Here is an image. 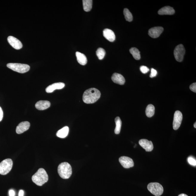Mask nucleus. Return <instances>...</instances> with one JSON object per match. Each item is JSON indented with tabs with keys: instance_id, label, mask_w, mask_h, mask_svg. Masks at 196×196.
<instances>
[{
	"instance_id": "1",
	"label": "nucleus",
	"mask_w": 196,
	"mask_h": 196,
	"mask_svg": "<svg viewBox=\"0 0 196 196\" xmlns=\"http://www.w3.org/2000/svg\"><path fill=\"white\" fill-rule=\"evenodd\" d=\"M100 96L101 93L98 89L95 88L89 89L83 94V101L86 104H93L98 101Z\"/></svg>"
},
{
	"instance_id": "2",
	"label": "nucleus",
	"mask_w": 196,
	"mask_h": 196,
	"mask_svg": "<svg viewBox=\"0 0 196 196\" xmlns=\"http://www.w3.org/2000/svg\"><path fill=\"white\" fill-rule=\"evenodd\" d=\"M32 180L37 185L42 186L48 181V176L44 169L40 168L33 176Z\"/></svg>"
},
{
	"instance_id": "3",
	"label": "nucleus",
	"mask_w": 196,
	"mask_h": 196,
	"mask_svg": "<svg viewBox=\"0 0 196 196\" xmlns=\"http://www.w3.org/2000/svg\"><path fill=\"white\" fill-rule=\"evenodd\" d=\"M58 170L60 176L63 179H68L72 175V167L68 162H64L60 163L58 165Z\"/></svg>"
},
{
	"instance_id": "4",
	"label": "nucleus",
	"mask_w": 196,
	"mask_h": 196,
	"mask_svg": "<svg viewBox=\"0 0 196 196\" xmlns=\"http://www.w3.org/2000/svg\"><path fill=\"white\" fill-rule=\"evenodd\" d=\"M7 66L13 71L22 73L27 72L30 69L29 65L22 64L10 63L8 64Z\"/></svg>"
},
{
	"instance_id": "5",
	"label": "nucleus",
	"mask_w": 196,
	"mask_h": 196,
	"mask_svg": "<svg viewBox=\"0 0 196 196\" xmlns=\"http://www.w3.org/2000/svg\"><path fill=\"white\" fill-rule=\"evenodd\" d=\"M147 188L151 193L156 196L161 195L163 192V186L158 183H150L147 185Z\"/></svg>"
},
{
	"instance_id": "6",
	"label": "nucleus",
	"mask_w": 196,
	"mask_h": 196,
	"mask_svg": "<svg viewBox=\"0 0 196 196\" xmlns=\"http://www.w3.org/2000/svg\"><path fill=\"white\" fill-rule=\"evenodd\" d=\"M13 166V162L11 159H6L0 163V174L5 175L10 171Z\"/></svg>"
},
{
	"instance_id": "7",
	"label": "nucleus",
	"mask_w": 196,
	"mask_h": 196,
	"mask_svg": "<svg viewBox=\"0 0 196 196\" xmlns=\"http://www.w3.org/2000/svg\"><path fill=\"white\" fill-rule=\"evenodd\" d=\"M174 53L177 61H182L185 53V50L183 45L182 44L178 45L174 50Z\"/></svg>"
},
{
	"instance_id": "8",
	"label": "nucleus",
	"mask_w": 196,
	"mask_h": 196,
	"mask_svg": "<svg viewBox=\"0 0 196 196\" xmlns=\"http://www.w3.org/2000/svg\"><path fill=\"white\" fill-rule=\"evenodd\" d=\"M183 115L181 112L178 110L175 112L174 114L173 128L174 130L178 129L181 124Z\"/></svg>"
},
{
	"instance_id": "9",
	"label": "nucleus",
	"mask_w": 196,
	"mask_h": 196,
	"mask_svg": "<svg viewBox=\"0 0 196 196\" xmlns=\"http://www.w3.org/2000/svg\"><path fill=\"white\" fill-rule=\"evenodd\" d=\"M119 161L124 168L128 169L134 166L133 160L130 157L122 156L119 159Z\"/></svg>"
},
{
	"instance_id": "10",
	"label": "nucleus",
	"mask_w": 196,
	"mask_h": 196,
	"mask_svg": "<svg viewBox=\"0 0 196 196\" xmlns=\"http://www.w3.org/2000/svg\"><path fill=\"white\" fill-rule=\"evenodd\" d=\"M8 41L13 47L16 50L21 49L23 45L21 42L17 38L13 36H9L7 38Z\"/></svg>"
},
{
	"instance_id": "11",
	"label": "nucleus",
	"mask_w": 196,
	"mask_h": 196,
	"mask_svg": "<svg viewBox=\"0 0 196 196\" xmlns=\"http://www.w3.org/2000/svg\"><path fill=\"white\" fill-rule=\"evenodd\" d=\"M163 31V28L161 27H156L150 28L149 30L148 34L151 37L156 38L159 37Z\"/></svg>"
},
{
	"instance_id": "12",
	"label": "nucleus",
	"mask_w": 196,
	"mask_h": 196,
	"mask_svg": "<svg viewBox=\"0 0 196 196\" xmlns=\"http://www.w3.org/2000/svg\"><path fill=\"white\" fill-rule=\"evenodd\" d=\"M139 143L146 152H151L153 150V145L151 141H149L146 139H141L139 141Z\"/></svg>"
},
{
	"instance_id": "13",
	"label": "nucleus",
	"mask_w": 196,
	"mask_h": 196,
	"mask_svg": "<svg viewBox=\"0 0 196 196\" xmlns=\"http://www.w3.org/2000/svg\"><path fill=\"white\" fill-rule=\"evenodd\" d=\"M30 124L28 121H24L20 123L16 127V132L18 134L24 133L29 129Z\"/></svg>"
},
{
	"instance_id": "14",
	"label": "nucleus",
	"mask_w": 196,
	"mask_h": 196,
	"mask_svg": "<svg viewBox=\"0 0 196 196\" xmlns=\"http://www.w3.org/2000/svg\"><path fill=\"white\" fill-rule=\"evenodd\" d=\"M65 85L63 83H55L47 87L46 91L47 93H52L55 90L62 89L64 88Z\"/></svg>"
},
{
	"instance_id": "15",
	"label": "nucleus",
	"mask_w": 196,
	"mask_h": 196,
	"mask_svg": "<svg viewBox=\"0 0 196 196\" xmlns=\"http://www.w3.org/2000/svg\"><path fill=\"white\" fill-rule=\"evenodd\" d=\"M112 79L114 83L121 85H124L125 82V78L123 75L116 73H114L112 75Z\"/></svg>"
},
{
	"instance_id": "16",
	"label": "nucleus",
	"mask_w": 196,
	"mask_h": 196,
	"mask_svg": "<svg viewBox=\"0 0 196 196\" xmlns=\"http://www.w3.org/2000/svg\"><path fill=\"white\" fill-rule=\"evenodd\" d=\"M103 36L104 37L110 42L115 41V36L114 33L112 30L106 28L103 31Z\"/></svg>"
},
{
	"instance_id": "17",
	"label": "nucleus",
	"mask_w": 196,
	"mask_h": 196,
	"mask_svg": "<svg viewBox=\"0 0 196 196\" xmlns=\"http://www.w3.org/2000/svg\"><path fill=\"white\" fill-rule=\"evenodd\" d=\"M51 105L50 102L48 101L41 100L37 102L36 107L38 110H44L49 108Z\"/></svg>"
},
{
	"instance_id": "18",
	"label": "nucleus",
	"mask_w": 196,
	"mask_h": 196,
	"mask_svg": "<svg viewBox=\"0 0 196 196\" xmlns=\"http://www.w3.org/2000/svg\"><path fill=\"white\" fill-rule=\"evenodd\" d=\"M175 12L173 8L167 6L164 7L159 10L158 14L160 15H172L174 14Z\"/></svg>"
},
{
	"instance_id": "19",
	"label": "nucleus",
	"mask_w": 196,
	"mask_h": 196,
	"mask_svg": "<svg viewBox=\"0 0 196 196\" xmlns=\"http://www.w3.org/2000/svg\"><path fill=\"white\" fill-rule=\"evenodd\" d=\"M76 55L77 61L80 64L83 65H84L87 64V58L84 54L80 53L79 52H77L76 53Z\"/></svg>"
},
{
	"instance_id": "20",
	"label": "nucleus",
	"mask_w": 196,
	"mask_h": 196,
	"mask_svg": "<svg viewBox=\"0 0 196 196\" xmlns=\"http://www.w3.org/2000/svg\"><path fill=\"white\" fill-rule=\"evenodd\" d=\"M69 132V128L68 127L65 126L58 131L56 133L57 136L60 138H64L67 136Z\"/></svg>"
},
{
	"instance_id": "21",
	"label": "nucleus",
	"mask_w": 196,
	"mask_h": 196,
	"mask_svg": "<svg viewBox=\"0 0 196 196\" xmlns=\"http://www.w3.org/2000/svg\"><path fill=\"white\" fill-rule=\"evenodd\" d=\"M93 1L92 0H83V9L85 11L89 12L91 10L92 6Z\"/></svg>"
},
{
	"instance_id": "22",
	"label": "nucleus",
	"mask_w": 196,
	"mask_h": 196,
	"mask_svg": "<svg viewBox=\"0 0 196 196\" xmlns=\"http://www.w3.org/2000/svg\"><path fill=\"white\" fill-rule=\"evenodd\" d=\"M155 113V107L152 104L147 105L146 110V114L147 117L150 118L153 116Z\"/></svg>"
},
{
	"instance_id": "23",
	"label": "nucleus",
	"mask_w": 196,
	"mask_h": 196,
	"mask_svg": "<svg viewBox=\"0 0 196 196\" xmlns=\"http://www.w3.org/2000/svg\"><path fill=\"white\" fill-rule=\"evenodd\" d=\"M115 122L116 127L115 130V134L118 135L120 133L121 129L122 126V121L119 117H117L115 119Z\"/></svg>"
},
{
	"instance_id": "24",
	"label": "nucleus",
	"mask_w": 196,
	"mask_h": 196,
	"mask_svg": "<svg viewBox=\"0 0 196 196\" xmlns=\"http://www.w3.org/2000/svg\"><path fill=\"white\" fill-rule=\"evenodd\" d=\"M130 52L131 54L133 56V57L135 60H139L140 59V52L137 48L135 47L131 48L130 50Z\"/></svg>"
},
{
	"instance_id": "25",
	"label": "nucleus",
	"mask_w": 196,
	"mask_h": 196,
	"mask_svg": "<svg viewBox=\"0 0 196 196\" xmlns=\"http://www.w3.org/2000/svg\"><path fill=\"white\" fill-rule=\"evenodd\" d=\"M124 14L125 16V18L126 21L129 22H131L133 20V16L132 13H131L129 10L127 8H125L124 10Z\"/></svg>"
},
{
	"instance_id": "26",
	"label": "nucleus",
	"mask_w": 196,
	"mask_h": 196,
	"mask_svg": "<svg viewBox=\"0 0 196 196\" xmlns=\"http://www.w3.org/2000/svg\"><path fill=\"white\" fill-rule=\"evenodd\" d=\"M96 53L99 59L102 60L104 57L106 53L103 48H99L97 50Z\"/></svg>"
},
{
	"instance_id": "27",
	"label": "nucleus",
	"mask_w": 196,
	"mask_h": 196,
	"mask_svg": "<svg viewBox=\"0 0 196 196\" xmlns=\"http://www.w3.org/2000/svg\"><path fill=\"white\" fill-rule=\"evenodd\" d=\"M187 160H188L189 163L190 165L193 166H196V160L195 159H194L193 157H189L187 159Z\"/></svg>"
},
{
	"instance_id": "28",
	"label": "nucleus",
	"mask_w": 196,
	"mask_h": 196,
	"mask_svg": "<svg viewBox=\"0 0 196 196\" xmlns=\"http://www.w3.org/2000/svg\"><path fill=\"white\" fill-rule=\"evenodd\" d=\"M140 70L141 72L143 74H146L149 71V69L147 67L142 65L140 67Z\"/></svg>"
},
{
	"instance_id": "29",
	"label": "nucleus",
	"mask_w": 196,
	"mask_h": 196,
	"mask_svg": "<svg viewBox=\"0 0 196 196\" xmlns=\"http://www.w3.org/2000/svg\"><path fill=\"white\" fill-rule=\"evenodd\" d=\"M157 72L156 70L153 68H152L151 73L150 75V78H153L157 76Z\"/></svg>"
},
{
	"instance_id": "30",
	"label": "nucleus",
	"mask_w": 196,
	"mask_h": 196,
	"mask_svg": "<svg viewBox=\"0 0 196 196\" xmlns=\"http://www.w3.org/2000/svg\"><path fill=\"white\" fill-rule=\"evenodd\" d=\"M190 89L192 91L194 92H196V83H194L191 84L190 86Z\"/></svg>"
},
{
	"instance_id": "31",
	"label": "nucleus",
	"mask_w": 196,
	"mask_h": 196,
	"mask_svg": "<svg viewBox=\"0 0 196 196\" xmlns=\"http://www.w3.org/2000/svg\"><path fill=\"white\" fill-rule=\"evenodd\" d=\"M3 113L2 109L0 107V122L2 121L3 118Z\"/></svg>"
},
{
	"instance_id": "32",
	"label": "nucleus",
	"mask_w": 196,
	"mask_h": 196,
	"mask_svg": "<svg viewBox=\"0 0 196 196\" xmlns=\"http://www.w3.org/2000/svg\"><path fill=\"white\" fill-rule=\"evenodd\" d=\"M9 194L10 196H15V192L14 190H10L9 192Z\"/></svg>"
},
{
	"instance_id": "33",
	"label": "nucleus",
	"mask_w": 196,
	"mask_h": 196,
	"mask_svg": "<svg viewBox=\"0 0 196 196\" xmlns=\"http://www.w3.org/2000/svg\"><path fill=\"white\" fill-rule=\"evenodd\" d=\"M24 191L23 190H20L19 193V196H24Z\"/></svg>"
},
{
	"instance_id": "34",
	"label": "nucleus",
	"mask_w": 196,
	"mask_h": 196,
	"mask_svg": "<svg viewBox=\"0 0 196 196\" xmlns=\"http://www.w3.org/2000/svg\"><path fill=\"white\" fill-rule=\"evenodd\" d=\"M178 196H188V195H186L185 194H180Z\"/></svg>"
},
{
	"instance_id": "35",
	"label": "nucleus",
	"mask_w": 196,
	"mask_h": 196,
	"mask_svg": "<svg viewBox=\"0 0 196 196\" xmlns=\"http://www.w3.org/2000/svg\"><path fill=\"white\" fill-rule=\"evenodd\" d=\"M194 128H196V122H195V123H194Z\"/></svg>"
}]
</instances>
